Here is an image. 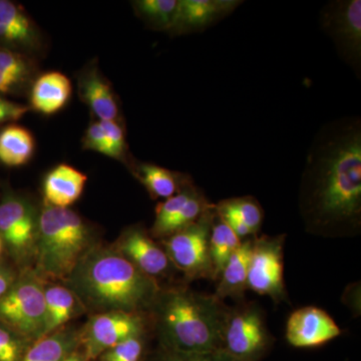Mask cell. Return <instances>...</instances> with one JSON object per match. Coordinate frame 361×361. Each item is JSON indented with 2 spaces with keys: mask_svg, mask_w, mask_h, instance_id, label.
Masks as SVG:
<instances>
[{
  "mask_svg": "<svg viewBox=\"0 0 361 361\" xmlns=\"http://www.w3.org/2000/svg\"><path fill=\"white\" fill-rule=\"evenodd\" d=\"M306 231L353 238L361 231V120L342 116L323 125L311 142L299 189Z\"/></svg>",
  "mask_w": 361,
  "mask_h": 361,
  "instance_id": "1",
  "label": "cell"
},
{
  "mask_svg": "<svg viewBox=\"0 0 361 361\" xmlns=\"http://www.w3.org/2000/svg\"><path fill=\"white\" fill-rule=\"evenodd\" d=\"M228 307L214 294L186 287L160 290L149 308L161 348L179 353L223 349Z\"/></svg>",
  "mask_w": 361,
  "mask_h": 361,
  "instance_id": "2",
  "label": "cell"
},
{
  "mask_svg": "<svg viewBox=\"0 0 361 361\" xmlns=\"http://www.w3.org/2000/svg\"><path fill=\"white\" fill-rule=\"evenodd\" d=\"M70 279L84 302L103 312L142 314L149 310L161 290L157 280L144 274L118 251L87 252Z\"/></svg>",
  "mask_w": 361,
  "mask_h": 361,
  "instance_id": "3",
  "label": "cell"
},
{
  "mask_svg": "<svg viewBox=\"0 0 361 361\" xmlns=\"http://www.w3.org/2000/svg\"><path fill=\"white\" fill-rule=\"evenodd\" d=\"M90 241L89 229L75 211L45 206L37 222L35 246L39 272L68 279L87 253Z\"/></svg>",
  "mask_w": 361,
  "mask_h": 361,
  "instance_id": "4",
  "label": "cell"
},
{
  "mask_svg": "<svg viewBox=\"0 0 361 361\" xmlns=\"http://www.w3.org/2000/svg\"><path fill=\"white\" fill-rule=\"evenodd\" d=\"M273 343L262 308L242 300L229 307L224 330L223 350L237 361H258Z\"/></svg>",
  "mask_w": 361,
  "mask_h": 361,
  "instance_id": "5",
  "label": "cell"
},
{
  "mask_svg": "<svg viewBox=\"0 0 361 361\" xmlns=\"http://www.w3.org/2000/svg\"><path fill=\"white\" fill-rule=\"evenodd\" d=\"M0 324L21 338L44 336V288L37 278L25 275L13 282L0 299Z\"/></svg>",
  "mask_w": 361,
  "mask_h": 361,
  "instance_id": "6",
  "label": "cell"
},
{
  "mask_svg": "<svg viewBox=\"0 0 361 361\" xmlns=\"http://www.w3.org/2000/svg\"><path fill=\"white\" fill-rule=\"evenodd\" d=\"M214 216L213 204L198 220L164 239L171 263L188 280H213L209 240Z\"/></svg>",
  "mask_w": 361,
  "mask_h": 361,
  "instance_id": "7",
  "label": "cell"
},
{
  "mask_svg": "<svg viewBox=\"0 0 361 361\" xmlns=\"http://www.w3.org/2000/svg\"><path fill=\"white\" fill-rule=\"evenodd\" d=\"M285 240L284 234L252 238L247 287L258 295L270 297L275 304L288 301L284 281Z\"/></svg>",
  "mask_w": 361,
  "mask_h": 361,
  "instance_id": "8",
  "label": "cell"
},
{
  "mask_svg": "<svg viewBox=\"0 0 361 361\" xmlns=\"http://www.w3.org/2000/svg\"><path fill=\"white\" fill-rule=\"evenodd\" d=\"M320 25L336 45L342 61L361 77V1L334 0L320 13Z\"/></svg>",
  "mask_w": 361,
  "mask_h": 361,
  "instance_id": "9",
  "label": "cell"
},
{
  "mask_svg": "<svg viewBox=\"0 0 361 361\" xmlns=\"http://www.w3.org/2000/svg\"><path fill=\"white\" fill-rule=\"evenodd\" d=\"M145 329L144 317L137 313L111 311L94 315L82 337L85 358L94 360L126 339L142 336Z\"/></svg>",
  "mask_w": 361,
  "mask_h": 361,
  "instance_id": "10",
  "label": "cell"
},
{
  "mask_svg": "<svg viewBox=\"0 0 361 361\" xmlns=\"http://www.w3.org/2000/svg\"><path fill=\"white\" fill-rule=\"evenodd\" d=\"M37 222L25 199L8 195L0 202V238L16 257H25L35 246Z\"/></svg>",
  "mask_w": 361,
  "mask_h": 361,
  "instance_id": "11",
  "label": "cell"
},
{
  "mask_svg": "<svg viewBox=\"0 0 361 361\" xmlns=\"http://www.w3.org/2000/svg\"><path fill=\"white\" fill-rule=\"evenodd\" d=\"M342 334L341 327L322 308L305 306L291 313L286 322L285 336L290 345L298 348H317Z\"/></svg>",
  "mask_w": 361,
  "mask_h": 361,
  "instance_id": "12",
  "label": "cell"
},
{
  "mask_svg": "<svg viewBox=\"0 0 361 361\" xmlns=\"http://www.w3.org/2000/svg\"><path fill=\"white\" fill-rule=\"evenodd\" d=\"M244 1L242 0H179L173 35L202 32L231 16Z\"/></svg>",
  "mask_w": 361,
  "mask_h": 361,
  "instance_id": "13",
  "label": "cell"
},
{
  "mask_svg": "<svg viewBox=\"0 0 361 361\" xmlns=\"http://www.w3.org/2000/svg\"><path fill=\"white\" fill-rule=\"evenodd\" d=\"M118 252L144 274L157 280L168 272L171 263L165 249L161 248L141 227L130 228L118 244Z\"/></svg>",
  "mask_w": 361,
  "mask_h": 361,
  "instance_id": "14",
  "label": "cell"
},
{
  "mask_svg": "<svg viewBox=\"0 0 361 361\" xmlns=\"http://www.w3.org/2000/svg\"><path fill=\"white\" fill-rule=\"evenodd\" d=\"M87 177L68 164H61L45 176L44 196L47 206L68 208L84 192Z\"/></svg>",
  "mask_w": 361,
  "mask_h": 361,
  "instance_id": "15",
  "label": "cell"
},
{
  "mask_svg": "<svg viewBox=\"0 0 361 361\" xmlns=\"http://www.w3.org/2000/svg\"><path fill=\"white\" fill-rule=\"evenodd\" d=\"M35 25L25 9L9 0H0V47L16 51L37 42Z\"/></svg>",
  "mask_w": 361,
  "mask_h": 361,
  "instance_id": "16",
  "label": "cell"
},
{
  "mask_svg": "<svg viewBox=\"0 0 361 361\" xmlns=\"http://www.w3.org/2000/svg\"><path fill=\"white\" fill-rule=\"evenodd\" d=\"M252 238L242 241L241 246L234 252L226 263L219 278L214 296L223 301L231 298L236 302L244 300V294L248 290L249 264L252 253Z\"/></svg>",
  "mask_w": 361,
  "mask_h": 361,
  "instance_id": "17",
  "label": "cell"
},
{
  "mask_svg": "<svg viewBox=\"0 0 361 361\" xmlns=\"http://www.w3.org/2000/svg\"><path fill=\"white\" fill-rule=\"evenodd\" d=\"M70 78L59 71H49L37 78L30 92L32 109L54 115L68 104L71 96Z\"/></svg>",
  "mask_w": 361,
  "mask_h": 361,
  "instance_id": "18",
  "label": "cell"
},
{
  "mask_svg": "<svg viewBox=\"0 0 361 361\" xmlns=\"http://www.w3.org/2000/svg\"><path fill=\"white\" fill-rule=\"evenodd\" d=\"M80 94L97 121H116L118 102L111 85L97 68L89 70L80 80Z\"/></svg>",
  "mask_w": 361,
  "mask_h": 361,
  "instance_id": "19",
  "label": "cell"
},
{
  "mask_svg": "<svg viewBox=\"0 0 361 361\" xmlns=\"http://www.w3.org/2000/svg\"><path fill=\"white\" fill-rule=\"evenodd\" d=\"M134 173L154 199L166 200L194 183L189 175L174 172L152 163L135 164Z\"/></svg>",
  "mask_w": 361,
  "mask_h": 361,
  "instance_id": "20",
  "label": "cell"
},
{
  "mask_svg": "<svg viewBox=\"0 0 361 361\" xmlns=\"http://www.w3.org/2000/svg\"><path fill=\"white\" fill-rule=\"evenodd\" d=\"M80 336L70 329H59L37 341L20 361H63L75 353Z\"/></svg>",
  "mask_w": 361,
  "mask_h": 361,
  "instance_id": "21",
  "label": "cell"
},
{
  "mask_svg": "<svg viewBox=\"0 0 361 361\" xmlns=\"http://www.w3.org/2000/svg\"><path fill=\"white\" fill-rule=\"evenodd\" d=\"M35 149V137L25 128L13 123L0 130V163L2 165L21 167L30 161Z\"/></svg>",
  "mask_w": 361,
  "mask_h": 361,
  "instance_id": "22",
  "label": "cell"
},
{
  "mask_svg": "<svg viewBox=\"0 0 361 361\" xmlns=\"http://www.w3.org/2000/svg\"><path fill=\"white\" fill-rule=\"evenodd\" d=\"M44 302L47 336L70 322L77 310V300L70 289L56 285L44 288Z\"/></svg>",
  "mask_w": 361,
  "mask_h": 361,
  "instance_id": "23",
  "label": "cell"
},
{
  "mask_svg": "<svg viewBox=\"0 0 361 361\" xmlns=\"http://www.w3.org/2000/svg\"><path fill=\"white\" fill-rule=\"evenodd\" d=\"M215 209V208H214ZM242 241L232 231L222 218L215 211L212 227H211L209 250H210L211 263L213 268V280H218L223 268L234 252L241 246Z\"/></svg>",
  "mask_w": 361,
  "mask_h": 361,
  "instance_id": "24",
  "label": "cell"
},
{
  "mask_svg": "<svg viewBox=\"0 0 361 361\" xmlns=\"http://www.w3.org/2000/svg\"><path fill=\"white\" fill-rule=\"evenodd\" d=\"M179 0H137L134 2L135 13L157 30L170 32L177 13Z\"/></svg>",
  "mask_w": 361,
  "mask_h": 361,
  "instance_id": "25",
  "label": "cell"
},
{
  "mask_svg": "<svg viewBox=\"0 0 361 361\" xmlns=\"http://www.w3.org/2000/svg\"><path fill=\"white\" fill-rule=\"evenodd\" d=\"M217 210L226 211L236 216L257 236L264 220V210L253 196L234 197L214 204Z\"/></svg>",
  "mask_w": 361,
  "mask_h": 361,
  "instance_id": "26",
  "label": "cell"
},
{
  "mask_svg": "<svg viewBox=\"0 0 361 361\" xmlns=\"http://www.w3.org/2000/svg\"><path fill=\"white\" fill-rule=\"evenodd\" d=\"M195 187L196 185L192 183L180 190L179 193L159 203L156 207L155 222L151 230L154 237L160 239L166 238L169 225L182 210L188 199L191 196L192 192L194 191Z\"/></svg>",
  "mask_w": 361,
  "mask_h": 361,
  "instance_id": "27",
  "label": "cell"
},
{
  "mask_svg": "<svg viewBox=\"0 0 361 361\" xmlns=\"http://www.w3.org/2000/svg\"><path fill=\"white\" fill-rule=\"evenodd\" d=\"M0 73L21 82L30 77L32 66L25 56L7 47H0Z\"/></svg>",
  "mask_w": 361,
  "mask_h": 361,
  "instance_id": "28",
  "label": "cell"
},
{
  "mask_svg": "<svg viewBox=\"0 0 361 361\" xmlns=\"http://www.w3.org/2000/svg\"><path fill=\"white\" fill-rule=\"evenodd\" d=\"M144 355L142 336L130 337L101 355L102 361H141Z\"/></svg>",
  "mask_w": 361,
  "mask_h": 361,
  "instance_id": "29",
  "label": "cell"
},
{
  "mask_svg": "<svg viewBox=\"0 0 361 361\" xmlns=\"http://www.w3.org/2000/svg\"><path fill=\"white\" fill-rule=\"evenodd\" d=\"M149 361H237L223 349L204 353H179L161 348Z\"/></svg>",
  "mask_w": 361,
  "mask_h": 361,
  "instance_id": "30",
  "label": "cell"
},
{
  "mask_svg": "<svg viewBox=\"0 0 361 361\" xmlns=\"http://www.w3.org/2000/svg\"><path fill=\"white\" fill-rule=\"evenodd\" d=\"M106 135L109 147V157L118 160L125 158L127 151L125 130L118 121H99Z\"/></svg>",
  "mask_w": 361,
  "mask_h": 361,
  "instance_id": "31",
  "label": "cell"
},
{
  "mask_svg": "<svg viewBox=\"0 0 361 361\" xmlns=\"http://www.w3.org/2000/svg\"><path fill=\"white\" fill-rule=\"evenodd\" d=\"M25 353L21 337L0 324V361H20Z\"/></svg>",
  "mask_w": 361,
  "mask_h": 361,
  "instance_id": "32",
  "label": "cell"
},
{
  "mask_svg": "<svg viewBox=\"0 0 361 361\" xmlns=\"http://www.w3.org/2000/svg\"><path fill=\"white\" fill-rule=\"evenodd\" d=\"M84 148L97 153L103 154L109 157V147L106 142L103 127L99 121L92 122L85 130L84 139H82Z\"/></svg>",
  "mask_w": 361,
  "mask_h": 361,
  "instance_id": "33",
  "label": "cell"
},
{
  "mask_svg": "<svg viewBox=\"0 0 361 361\" xmlns=\"http://www.w3.org/2000/svg\"><path fill=\"white\" fill-rule=\"evenodd\" d=\"M30 109V106L14 103L0 96V125L20 120Z\"/></svg>",
  "mask_w": 361,
  "mask_h": 361,
  "instance_id": "34",
  "label": "cell"
},
{
  "mask_svg": "<svg viewBox=\"0 0 361 361\" xmlns=\"http://www.w3.org/2000/svg\"><path fill=\"white\" fill-rule=\"evenodd\" d=\"M13 282V275L11 271L6 266L0 264V299L6 295Z\"/></svg>",
  "mask_w": 361,
  "mask_h": 361,
  "instance_id": "35",
  "label": "cell"
},
{
  "mask_svg": "<svg viewBox=\"0 0 361 361\" xmlns=\"http://www.w3.org/2000/svg\"><path fill=\"white\" fill-rule=\"evenodd\" d=\"M18 85H20V82H18L16 78L9 77L6 73H0V94H9Z\"/></svg>",
  "mask_w": 361,
  "mask_h": 361,
  "instance_id": "36",
  "label": "cell"
},
{
  "mask_svg": "<svg viewBox=\"0 0 361 361\" xmlns=\"http://www.w3.org/2000/svg\"><path fill=\"white\" fill-rule=\"evenodd\" d=\"M63 361H87V358H85L84 353H78V351H75V353H71L70 356L66 358L65 360Z\"/></svg>",
  "mask_w": 361,
  "mask_h": 361,
  "instance_id": "37",
  "label": "cell"
},
{
  "mask_svg": "<svg viewBox=\"0 0 361 361\" xmlns=\"http://www.w3.org/2000/svg\"><path fill=\"white\" fill-rule=\"evenodd\" d=\"M2 249H4V242H2L1 238H0V253H1Z\"/></svg>",
  "mask_w": 361,
  "mask_h": 361,
  "instance_id": "38",
  "label": "cell"
}]
</instances>
